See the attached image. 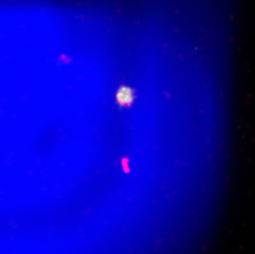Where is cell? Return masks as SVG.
<instances>
[{
    "label": "cell",
    "mask_w": 255,
    "mask_h": 254,
    "mask_svg": "<svg viewBox=\"0 0 255 254\" xmlns=\"http://www.w3.org/2000/svg\"><path fill=\"white\" fill-rule=\"evenodd\" d=\"M134 94L132 89L128 87H122L117 94L118 103L122 106H129L132 103Z\"/></svg>",
    "instance_id": "1"
}]
</instances>
